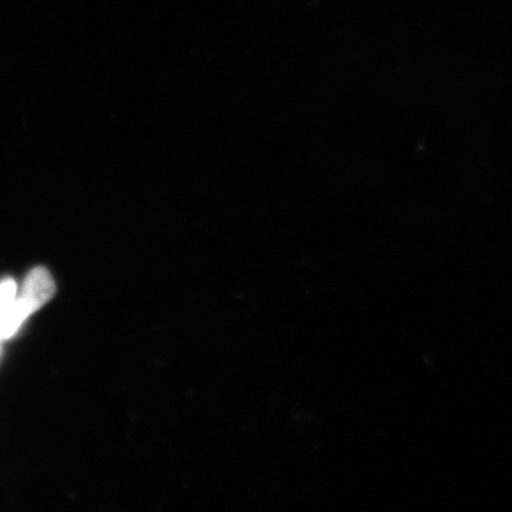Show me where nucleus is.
Wrapping results in <instances>:
<instances>
[{"instance_id": "nucleus-1", "label": "nucleus", "mask_w": 512, "mask_h": 512, "mask_svg": "<svg viewBox=\"0 0 512 512\" xmlns=\"http://www.w3.org/2000/svg\"><path fill=\"white\" fill-rule=\"evenodd\" d=\"M56 292L55 281L44 267H36L25 278L21 298L36 312L46 305Z\"/></svg>"}, {"instance_id": "nucleus-2", "label": "nucleus", "mask_w": 512, "mask_h": 512, "mask_svg": "<svg viewBox=\"0 0 512 512\" xmlns=\"http://www.w3.org/2000/svg\"><path fill=\"white\" fill-rule=\"evenodd\" d=\"M32 313L21 297L8 306L0 307V341L14 336Z\"/></svg>"}]
</instances>
